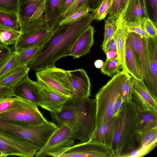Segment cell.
<instances>
[{"label":"cell","mask_w":157,"mask_h":157,"mask_svg":"<svg viewBox=\"0 0 157 157\" xmlns=\"http://www.w3.org/2000/svg\"><path fill=\"white\" fill-rule=\"evenodd\" d=\"M94 20L91 13H88L74 21L59 24L38 55L27 66L36 72L56 67L57 60L68 56L78 36Z\"/></svg>","instance_id":"1"},{"label":"cell","mask_w":157,"mask_h":157,"mask_svg":"<svg viewBox=\"0 0 157 157\" xmlns=\"http://www.w3.org/2000/svg\"><path fill=\"white\" fill-rule=\"evenodd\" d=\"M55 124L47 121L40 124H23L0 118V132L19 141L41 149L56 129Z\"/></svg>","instance_id":"2"},{"label":"cell","mask_w":157,"mask_h":157,"mask_svg":"<svg viewBox=\"0 0 157 157\" xmlns=\"http://www.w3.org/2000/svg\"><path fill=\"white\" fill-rule=\"evenodd\" d=\"M139 115L132 100L124 101L117 115L111 148L114 157H120L124 148L135 138L138 129Z\"/></svg>","instance_id":"3"},{"label":"cell","mask_w":157,"mask_h":157,"mask_svg":"<svg viewBox=\"0 0 157 157\" xmlns=\"http://www.w3.org/2000/svg\"><path fill=\"white\" fill-rule=\"evenodd\" d=\"M130 75L126 72L120 71L97 94L95 98L97 101L96 129L115 116V103L118 97L122 95L123 85Z\"/></svg>","instance_id":"4"},{"label":"cell","mask_w":157,"mask_h":157,"mask_svg":"<svg viewBox=\"0 0 157 157\" xmlns=\"http://www.w3.org/2000/svg\"><path fill=\"white\" fill-rule=\"evenodd\" d=\"M97 101L89 98L82 99L76 124L71 130L74 138L80 143L89 141L96 129Z\"/></svg>","instance_id":"5"},{"label":"cell","mask_w":157,"mask_h":157,"mask_svg":"<svg viewBox=\"0 0 157 157\" xmlns=\"http://www.w3.org/2000/svg\"><path fill=\"white\" fill-rule=\"evenodd\" d=\"M0 118L23 124H36L47 121L37 106L17 97L12 108L0 113Z\"/></svg>","instance_id":"6"},{"label":"cell","mask_w":157,"mask_h":157,"mask_svg":"<svg viewBox=\"0 0 157 157\" xmlns=\"http://www.w3.org/2000/svg\"><path fill=\"white\" fill-rule=\"evenodd\" d=\"M47 156L54 157H113L111 147L101 143L89 141L61 148L49 152Z\"/></svg>","instance_id":"7"},{"label":"cell","mask_w":157,"mask_h":157,"mask_svg":"<svg viewBox=\"0 0 157 157\" xmlns=\"http://www.w3.org/2000/svg\"><path fill=\"white\" fill-rule=\"evenodd\" d=\"M19 31L21 34L14 47L17 53L33 46L44 45L53 31L48 29L44 22L29 24Z\"/></svg>","instance_id":"8"},{"label":"cell","mask_w":157,"mask_h":157,"mask_svg":"<svg viewBox=\"0 0 157 157\" xmlns=\"http://www.w3.org/2000/svg\"><path fill=\"white\" fill-rule=\"evenodd\" d=\"M139 66L143 75L142 81L157 100V93L153 88L151 77L146 37L133 32H129Z\"/></svg>","instance_id":"9"},{"label":"cell","mask_w":157,"mask_h":157,"mask_svg":"<svg viewBox=\"0 0 157 157\" xmlns=\"http://www.w3.org/2000/svg\"><path fill=\"white\" fill-rule=\"evenodd\" d=\"M46 0H18L17 16L20 29L30 24L45 22Z\"/></svg>","instance_id":"10"},{"label":"cell","mask_w":157,"mask_h":157,"mask_svg":"<svg viewBox=\"0 0 157 157\" xmlns=\"http://www.w3.org/2000/svg\"><path fill=\"white\" fill-rule=\"evenodd\" d=\"M66 71L55 67L36 72V75L37 78L55 90L71 98L72 94Z\"/></svg>","instance_id":"11"},{"label":"cell","mask_w":157,"mask_h":157,"mask_svg":"<svg viewBox=\"0 0 157 157\" xmlns=\"http://www.w3.org/2000/svg\"><path fill=\"white\" fill-rule=\"evenodd\" d=\"M75 139L71 129L67 125L57 127L44 147L35 155L36 157H44L48 153L63 147L74 145Z\"/></svg>","instance_id":"12"},{"label":"cell","mask_w":157,"mask_h":157,"mask_svg":"<svg viewBox=\"0 0 157 157\" xmlns=\"http://www.w3.org/2000/svg\"><path fill=\"white\" fill-rule=\"evenodd\" d=\"M36 82L40 86V106L48 111L50 114L59 112L65 102L70 98L59 93L38 78Z\"/></svg>","instance_id":"13"},{"label":"cell","mask_w":157,"mask_h":157,"mask_svg":"<svg viewBox=\"0 0 157 157\" xmlns=\"http://www.w3.org/2000/svg\"><path fill=\"white\" fill-rule=\"evenodd\" d=\"M0 151L6 156L33 157L38 150L32 145L0 132Z\"/></svg>","instance_id":"14"},{"label":"cell","mask_w":157,"mask_h":157,"mask_svg":"<svg viewBox=\"0 0 157 157\" xmlns=\"http://www.w3.org/2000/svg\"><path fill=\"white\" fill-rule=\"evenodd\" d=\"M66 71L72 97L82 99L89 98L91 85L86 71L82 68Z\"/></svg>","instance_id":"15"},{"label":"cell","mask_w":157,"mask_h":157,"mask_svg":"<svg viewBox=\"0 0 157 157\" xmlns=\"http://www.w3.org/2000/svg\"><path fill=\"white\" fill-rule=\"evenodd\" d=\"M82 99L73 97L69 98L59 112L50 114L52 120L56 123L57 127L66 125L71 130L73 128L76 124L78 109Z\"/></svg>","instance_id":"16"},{"label":"cell","mask_w":157,"mask_h":157,"mask_svg":"<svg viewBox=\"0 0 157 157\" xmlns=\"http://www.w3.org/2000/svg\"><path fill=\"white\" fill-rule=\"evenodd\" d=\"M11 89L14 97L29 101L38 107L40 106L39 85L37 82L31 80L29 77L28 74Z\"/></svg>","instance_id":"17"},{"label":"cell","mask_w":157,"mask_h":157,"mask_svg":"<svg viewBox=\"0 0 157 157\" xmlns=\"http://www.w3.org/2000/svg\"><path fill=\"white\" fill-rule=\"evenodd\" d=\"M117 22V29L113 37L116 44L119 64L122 71L129 74L125 58L126 41L129 32L126 22L121 17H118Z\"/></svg>","instance_id":"18"},{"label":"cell","mask_w":157,"mask_h":157,"mask_svg":"<svg viewBox=\"0 0 157 157\" xmlns=\"http://www.w3.org/2000/svg\"><path fill=\"white\" fill-rule=\"evenodd\" d=\"M95 32L94 27L90 25L78 36L71 48L68 56L74 59L79 58L90 53L94 43Z\"/></svg>","instance_id":"19"},{"label":"cell","mask_w":157,"mask_h":157,"mask_svg":"<svg viewBox=\"0 0 157 157\" xmlns=\"http://www.w3.org/2000/svg\"><path fill=\"white\" fill-rule=\"evenodd\" d=\"M120 17L126 22H142L144 18L149 17L146 0H129Z\"/></svg>","instance_id":"20"},{"label":"cell","mask_w":157,"mask_h":157,"mask_svg":"<svg viewBox=\"0 0 157 157\" xmlns=\"http://www.w3.org/2000/svg\"><path fill=\"white\" fill-rule=\"evenodd\" d=\"M117 116L96 129L90 140L111 148L115 134Z\"/></svg>","instance_id":"21"},{"label":"cell","mask_w":157,"mask_h":157,"mask_svg":"<svg viewBox=\"0 0 157 157\" xmlns=\"http://www.w3.org/2000/svg\"><path fill=\"white\" fill-rule=\"evenodd\" d=\"M125 58L126 64L129 74L136 79L142 80L143 75L132 44L129 33L126 41Z\"/></svg>","instance_id":"22"},{"label":"cell","mask_w":157,"mask_h":157,"mask_svg":"<svg viewBox=\"0 0 157 157\" xmlns=\"http://www.w3.org/2000/svg\"><path fill=\"white\" fill-rule=\"evenodd\" d=\"M151 81L157 93V37L146 38Z\"/></svg>","instance_id":"23"},{"label":"cell","mask_w":157,"mask_h":157,"mask_svg":"<svg viewBox=\"0 0 157 157\" xmlns=\"http://www.w3.org/2000/svg\"><path fill=\"white\" fill-rule=\"evenodd\" d=\"M61 0H46L44 12V19L48 29H55L59 24L58 7Z\"/></svg>","instance_id":"24"},{"label":"cell","mask_w":157,"mask_h":157,"mask_svg":"<svg viewBox=\"0 0 157 157\" xmlns=\"http://www.w3.org/2000/svg\"><path fill=\"white\" fill-rule=\"evenodd\" d=\"M30 69L26 66H18L0 79V86L11 88L28 74Z\"/></svg>","instance_id":"25"},{"label":"cell","mask_w":157,"mask_h":157,"mask_svg":"<svg viewBox=\"0 0 157 157\" xmlns=\"http://www.w3.org/2000/svg\"><path fill=\"white\" fill-rule=\"evenodd\" d=\"M137 109L139 115L137 133L157 127V112L141 110L137 108Z\"/></svg>","instance_id":"26"},{"label":"cell","mask_w":157,"mask_h":157,"mask_svg":"<svg viewBox=\"0 0 157 157\" xmlns=\"http://www.w3.org/2000/svg\"><path fill=\"white\" fill-rule=\"evenodd\" d=\"M43 45L33 46L20 52H17V61L18 65L27 66L38 55Z\"/></svg>","instance_id":"27"},{"label":"cell","mask_w":157,"mask_h":157,"mask_svg":"<svg viewBox=\"0 0 157 157\" xmlns=\"http://www.w3.org/2000/svg\"><path fill=\"white\" fill-rule=\"evenodd\" d=\"M21 34L17 31L0 25V42L6 46L15 44Z\"/></svg>","instance_id":"28"},{"label":"cell","mask_w":157,"mask_h":157,"mask_svg":"<svg viewBox=\"0 0 157 157\" xmlns=\"http://www.w3.org/2000/svg\"><path fill=\"white\" fill-rule=\"evenodd\" d=\"M157 136V127L137 133L136 137L138 147L136 149L146 146L156 141Z\"/></svg>","instance_id":"29"},{"label":"cell","mask_w":157,"mask_h":157,"mask_svg":"<svg viewBox=\"0 0 157 157\" xmlns=\"http://www.w3.org/2000/svg\"><path fill=\"white\" fill-rule=\"evenodd\" d=\"M0 25L19 31L20 25L17 15L11 12L0 10Z\"/></svg>","instance_id":"30"},{"label":"cell","mask_w":157,"mask_h":157,"mask_svg":"<svg viewBox=\"0 0 157 157\" xmlns=\"http://www.w3.org/2000/svg\"><path fill=\"white\" fill-rule=\"evenodd\" d=\"M133 88L140 95L157 110V100L153 97L142 80L136 79L132 77Z\"/></svg>","instance_id":"31"},{"label":"cell","mask_w":157,"mask_h":157,"mask_svg":"<svg viewBox=\"0 0 157 157\" xmlns=\"http://www.w3.org/2000/svg\"><path fill=\"white\" fill-rule=\"evenodd\" d=\"M113 0H103L98 7L92 11L91 15L94 20L100 21L104 19L110 11Z\"/></svg>","instance_id":"32"},{"label":"cell","mask_w":157,"mask_h":157,"mask_svg":"<svg viewBox=\"0 0 157 157\" xmlns=\"http://www.w3.org/2000/svg\"><path fill=\"white\" fill-rule=\"evenodd\" d=\"M117 19L108 17L105 21L104 38L101 46L103 51L104 50L106 43L113 37L116 30L117 25Z\"/></svg>","instance_id":"33"},{"label":"cell","mask_w":157,"mask_h":157,"mask_svg":"<svg viewBox=\"0 0 157 157\" xmlns=\"http://www.w3.org/2000/svg\"><path fill=\"white\" fill-rule=\"evenodd\" d=\"M121 68L118 58H116L112 59H106L100 70L101 72L112 78L121 71Z\"/></svg>","instance_id":"34"},{"label":"cell","mask_w":157,"mask_h":157,"mask_svg":"<svg viewBox=\"0 0 157 157\" xmlns=\"http://www.w3.org/2000/svg\"><path fill=\"white\" fill-rule=\"evenodd\" d=\"M17 52H11L9 56L0 65V79L18 66L17 61Z\"/></svg>","instance_id":"35"},{"label":"cell","mask_w":157,"mask_h":157,"mask_svg":"<svg viewBox=\"0 0 157 157\" xmlns=\"http://www.w3.org/2000/svg\"><path fill=\"white\" fill-rule=\"evenodd\" d=\"M132 100L136 104L137 108L141 110L157 112V110L143 98L133 88L132 93Z\"/></svg>","instance_id":"36"},{"label":"cell","mask_w":157,"mask_h":157,"mask_svg":"<svg viewBox=\"0 0 157 157\" xmlns=\"http://www.w3.org/2000/svg\"><path fill=\"white\" fill-rule=\"evenodd\" d=\"M88 7L86 3L76 10L71 15L62 21L59 24L74 21L85 14L89 13Z\"/></svg>","instance_id":"37"},{"label":"cell","mask_w":157,"mask_h":157,"mask_svg":"<svg viewBox=\"0 0 157 157\" xmlns=\"http://www.w3.org/2000/svg\"><path fill=\"white\" fill-rule=\"evenodd\" d=\"M142 24L144 31L150 37L153 38L157 37L156 23L148 17L144 19Z\"/></svg>","instance_id":"38"},{"label":"cell","mask_w":157,"mask_h":157,"mask_svg":"<svg viewBox=\"0 0 157 157\" xmlns=\"http://www.w3.org/2000/svg\"><path fill=\"white\" fill-rule=\"evenodd\" d=\"M18 0H0V10L11 12L17 15Z\"/></svg>","instance_id":"39"},{"label":"cell","mask_w":157,"mask_h":157,"mask_svg":"<svg viewBox=\"0 0 157 157\" xmlns=\"http://www.w3.org/2000/svg\"><path fill=\"white\" fill-rule=\"evenodd\" d=\"M142 23V22L138 21L126 22L128 31L135 33L145 37L149 38L150 37L144 29Z\"/></svg>","instance_id":"40"},{"label":"cell","mask_w":157,"mask_h":157,"mask_svg":"<svg viewBox=\"0 0 157 157\" xmlns=\"http://www.w3.org/2000/svg\"><path fill=\"white\" fill-rule=\"evenodd\" d=\"M133 88L132 78L130 75L123 85L122 97L124 102L128 100H132V93Z\"/></svg>","instance_id":"41"},{"label":"cell","mask_w":157,"mask_h":157,"mask_svg":"<svg viewBox=\"0 0 157 157\" xmlns=\"http://www.w3.org/2000/svg\"><path fill=\"white\" fill-rule=\"evenodd\" d=\"M17 98L16 97H10L0 100V113L12 108Z\"/></svg>","instance_id":"42"},{"label":"cell","mask_w":157,"mask_h":157,"mask_svg":"<svg viewBox=\"0 0 157 157\" xmlns=\"http://www.w3.org/2000/svg\"><path fill=\"white\" fill-rule=\"evenodd\" d=\"M86 0H75L71 6L60 18L59 21V24L80 7L85 2Z\"/></svg>","instance_id":"43"},{"label":"cell","mask_w":157,"mask_h":157,"mask_svg":"<svg viewBox=\"0 0 157 157\" xmlns=\"http://www.w3.org/2000/svg\"><path fill=\"white\" fill-rule=\"evenodd\" d=\"M75 0H60L58 7V15L59 20L63 13L72 4Z\"/></svg>","instance_id":"44"},{"label":"cell","mask_w":157,"mask_h":157,"mask_svg":"<svg viewBox=\"0 0 157 157\" xmlns=\"http://www.w3.org/2000/svg\"><path fill=\"white\" fill-rule=\"evenodd\" d=\"M11 53L9 47L0 44V65L9 56Z\"/></svg>","instance_id":"45"},{"label":"cell","mask_w":157,"mask_h":157,"mask_svg":"<svg viewBox=\"0 0 157 157\" xmlns=\"http://www.w3.org/2000/svg\"><path fill=\"white\" fill-rule=\"evenodd\" d=\"M120 0H113V3L109 13L108 17L117 19L119 17L118 10Z\"/></svg>","instance_id":"46"},{"label":"cell","mask_w":157,"mask_h":157,"mask_svg":"<svg viewBox=\"0 0 157 157\" xmlns=\"http://www.w3.org/2000/svg\"><path fill=\"white\" fill-rule=\"evenodd\" d=\"M10 97H14L12 89L0 86V100Z\"/></svg>","instance_id":"47"},{"label":"cell","mask_w":157,"mask_h":157,"mask_svg":"<svg viewBox=\"0 0 157 157\" xmlns=\"http://www.w3.org/2000/svg\"><path fill=\"white\" fill-rule=\"evenodd\" d=\"M103 0H86L85 2L87 6L89 12L96 9Z\"/></svg>","instance_id":"48"},{"label":"cell","mask_w":157,"mask_h":157,"mask_svg":"<svg viewBox=\"0 0 157 157\" xmlns=\"http://www.w3.org/2000/svg\"><path fill=\"white\" fill-rule=\"evenodd\" d=\"M114 50H117L116 46L115 40L112 37L107 42L103 51L106 54L109 51Z\"/></svg>","instance_id":"49"},{"label":"cell","mask_w":157,"mask_h":157,"mask_svg":"<svg viewBox=\"0 0 157 157\" xmlns=\"http://www.w3.org/2000/svg\"><path fill=\"white\" fill-rule=\"evenodd\" d=\"M124 102L122 95H120L118 97L115 105V116H117L121 107Z\"/></svg>","instance_id":"50"},{"label":"cell","mask_w":157,"mask_h":157,"mask_svg":"<svg viewBox=\"0 0 157 157\" xmlns=\"http://www.w3.org/2000/svg\"><path fill=\"white\" fill-rule=\"evenodd\" d=\"M153 15L157 23V0H150Z\"/></svg>","instance_id":"51"},{"label":"cell","mask_w":157,"mask_h":157,"mask_svg":"<svg viewBox=\"0 0 157 157\" xmlns=\"http://www.w3.org/2000/svg\"><path fill=\"white\" fill-rule=\"evenodd\" d=\"M129 0H120L118 10V14L119 17L123 13Z\"/></svg>","instance_id":"52"},{"label":"cell","mask_w":157,"mask_h":157,"mask_svg":"<svg viewBox=\"0 0 157 157\" xmlns=\"http://www.w3.org/2000/svg\"><path fill=\"white\" fill-rule=\"evenodd\" d=\"M107 59H112L117 58V50L109 51L106 53Z\"/></svg>","instance_id":"53"},{"label":"cell","mask_w":157,"mask_h":157,"mask_svg":"<svg viewBox=\"0 0 157 157\" xmlns=\"http://www.w3.org/2000/svg\"><path fill=\"white\" fill-rule=\"evenodd\" d=\"M104 62L101 59H97L94 63V65L96 68H101L102 67L103 64Z\"/></svg>","instance_id":"54"},{"label":"cell","mask_w":157,"mask_h":157,"mask_svg":"<svg viewBox=\"0 0 157 157\" xmlns=\"http://www.w3.org/2000/svg\"><path fill=\"white\" fill-rule=\"evenodd\" d=\"M6 155L0 151V157H5Z\"/></svg>","instance_id":"55"}]
</instances>
